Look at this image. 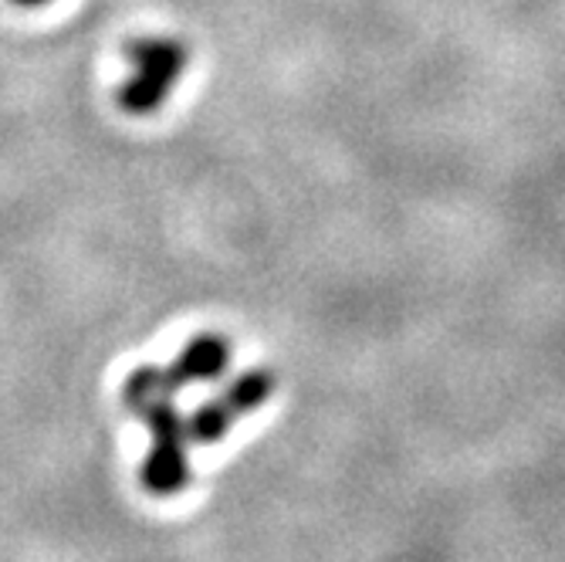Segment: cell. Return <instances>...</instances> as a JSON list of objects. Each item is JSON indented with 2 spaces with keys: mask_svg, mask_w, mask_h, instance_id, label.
Segmentation results:
<instances>
[{
  "mask_svg": "<svg viewBox=\"0 0 565 562\" xmlns=\"http://www.w3.org/2000/svg\"><path fill=\"white\" fill-rule=\"evenodd\" d=\"M136 414L146 417L152 431V450L142 465V485L152 495H177L190 481V465H186V421L173 406L170 396H157Z\"/></svg>",
  "mask_w": 565,
  "mask_h": 562,
  "instance_id": "6da1fadb",
  "label": "cell"
},
{
  "mask_svg": "<svg viewBox=\"0 0 565 562\" xmlns=\"http://www.w3.org/2000/svg\"><path fill=\"white\" fill-rule=\"evenodd\" d=\"M129 59L132 78L119 88V106L126 113L160 109L186 65L183 44L173 38H142L129 44Z\"/></svg>",
  "mask_w": 565,
  "mask_h": 562,
  "instance_id": "7a4b0ae2",
  "label": "cell"
},
{
  "mask_svg": "<svg viewBox=\"0 0 565 562\" xmlns=\"http://www.w3.org/2000/svg\"><path fill=\"white\" fill-rule=\"evenodd\" d=\"M271 386H275V380H271V373H265V370H250V373H244L241 380H234V383L227 386V393H221V396L211 400V403H203L200 411L186 421V437L196 441V444L221 441L241 414L254 411V406H262V403L268 400Z\"/></svg>",
  "mask_w": 565,
  "mask_h": 562,
  "instance_id": "3957f363",
  "label": "cell"
},
{
  "mask_svg": "<svg viewBox=\"0 0 565 562\" xmlns=\"http://www.w3.org/2000/svg\"><path fill=\"white\" fill-rule=\"evenodd\" d=\"M227 363H231V349H227V342L221 336H196L177 356V363H170L167 370H160V380H163L167 396H173L186 383H203V380L224 377Z\"/></svg>",
  "mask_w": 565,
  "mask_h": 562,
  "instance_id": "277c9868",
  "label": "cell"
},
{
  "mask_svg": "<svg viewBox=\"0 0 565 562\" xmlns=\"http://www.w3.org/2000/svg\"><path fill=\"white\" fill-rule=\"evenodd\" d=\"M18 4H24V8H38V4H47V0H18Z\"/></svg>",
  "mask_w": 565,
  "mask_h": 562,
  "instance_id": "5b68a950",
  "label": "cell"
}]
</instances>
